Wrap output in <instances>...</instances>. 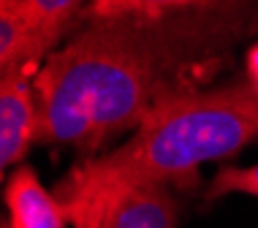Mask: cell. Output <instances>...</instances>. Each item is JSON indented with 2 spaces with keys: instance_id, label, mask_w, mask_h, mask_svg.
Returning a JSON list of instances; mask_svg holds the SVG:
<instances>
[{
  "instance_id": "cell-1",
  "label": "cell",
  "mask_w": 258,
  "mask_h": 228,
  "mask_svg": "<svg viewBox=\"0 0 258 228\" xmlns=\"http://www.w3.org/2000/svg\"><path fill=\"white\" fill-rule=\"evenodd\" d=\"M258 33V0L82 19L36 76L41 144L93 158L160 106L212 87Z\"/></svg>"
},
{
  "instance_id": "cell-2",
  "label": "cell",
  "mask_w": 258,
  "mask_h": 228,
  "mask_svg": "<svg viewBox=\"0 0 258 228\" xmlns=\"http://www.w3.org/2000/svg\"><path fill=\"white\" fill-rule=\"evenodd\" d=\"M258 144V85L247 73L160 106L106 152L79 158L57 182L62 204L142 179L199 182L204 163Z\"/></svg>"
},
{
  "instance_id": "cell-3",
  "label": "cell",
  "mask_w": 258,
  "mask_h": 228,
  "mask_svg": "<svg viewBox=\"0 0 258 228\" xmlns=\"http://www.w3.org/2000/svg\"><path fill=\"white\" fill-rule=\"evenodd\" d=\"M193 185L179 179H142L66 204V209L71 228H179Z\"/></svg>"
},
{
  "instance_id": "cell-4",
  "label": "cell",
  "mask_w": 258,
  "mask_h": 228,
  "mask_svg": "<svg viewBox=\"0 0 258 228\" xmlns=\"http://www.w3.org/2000/svg\"><path fill=\"white\" fill-rule=\"evenodd\" d=\"M36 71L0 73V166L11 171L22 166L27 152L41 141V103Z\"/></svg>"
},
{
  "instance_id": "cell-5",
  "label": "cell",
  "mask_w": 258,
  "mask_h": 228,
  "mask_svg": "<svg viewBox=\"0 0 258 228\" xmlns=\"http://www.w3.org/2000/svg\"><path fill=\"white\" fill-rule=\"evenodd\" d=\"M3 201V228H71V215L60 196L41 182L36 169L25 163L6 177Z\"/></svg>"
},
{
  "instance_id": "cell-6",
  "label": "cell",
  "mask_w": 258,
  "mask_h": 228,
  "mask_svg": "<svg viewBox=\"0 0 258 228\" xmlns=\"http://www.w3.org/2000/svg\"><path fill=\"white\" fill-rule=\"evenodd\" d=\"M90 3L93 0H22L19 3L30 22L33 44L41 63H46L79 27Z\"/></svg>"
},
{
  "instance_id": "cell-7",
  "label": "cell",
  "mask_w": 258,
  "mask_h": 228,
  "mask_svg": "<svg viewBox=\"0 0 258 228\" xmlns=\"http://www.w3.org/2000/svg\"><path fill=\"white\" fill-rule=\"evenodd\" d=\"M226 0H93L82 19L98 17H163L193 9H207Z\"/></svg>"
},
{
  "instance_id": "cell-8",
  "label": "cell",
  "mask_w": 258,
  "mask_h": 228,
  "mask_svg": "<svg viewBox=\"0 0 258 228\" xmlns=\"http://www.w3.org/2000/svg\"><path fill=\"white\" fill-rule=\"evenodd\" d=\"M228 196H250L258 198V163L253 166H220L207 182L204 201L215 204Z\"/></svg>"
},
{
  "instance_id": "cell-9",
  "label": "cell",
  "mask_w": 258,
  "mask_h": 228,
  "mask_svg": "<svg viewBox=\"0 0 258 228\" xmlns=\"http://www.w3.org/2000/svg\"><path fill=\"white\" fill-rule=\"evenodd\" d=\"M245 73L258 85V46H255V49H250V54H247V71Z\"/></svg>"
},
{
  "instance_id": "cell-10",
  "label": "cell",
  "mask_w": 258,
  "mask_h": 228,
  "mask_svg": "<svg viewBox=\"0 0 258 228\" xmlns=\"http://www.w3.org/2000/svg\"><path fill=\"white\" fill-rule=\"evenodd\" d=\"M22 0H0V6H19Z\"/></svg>"
}]
</instances>
